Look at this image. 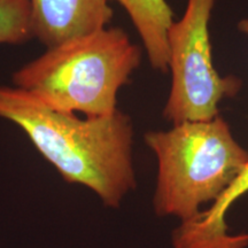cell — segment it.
I'll list each match as a JSON object with an SVG mask.
<instances>
[{
    "label": "cell",
    "instance_id": "52a82bcc",
    "mask_svg": "<svg viewBox=\"0 0 248 248\" xmlns=\"http://www.w3.org/2000/svg\"><path fill=\"white\" fill-rule=\"evenodd\" d=\"M131 18L154 70H169L168 29L173 12L167 0H115Z\"/></svg>",
    "mask_w": 248,
    "mask_h": 248
},
{
    "label": "cell",
    "instance_id": "8992f818",
    "mask_svg": "<svg viewBox=\"0 0 248 248\" xmlns=\"http://www.w3.org/2000/svg\"><path fill=\"white\" fill-rule=\"evenodd\" d=\"M248 193V166L234 184L210 207L172 232L173 248H247L248 233L229 232L225 215L238 199Z\"/></svg>",
    "mask_w": 248,
    "mask_h": 248
},
{
    "label": "cell",
    "instance_id": "7a4b0ae2",
    "mask_svg": "<svg viewBox=\"0 0 248 248\" xmlns=\"http://www.w3.org/2000/svg\"><path fill=\"white\" fill-rule=\"evenodd\" d=\"M141 59V48L125 31L105 28L47 48L15 70L12 82L54 110L107 116L119 109L117 93Z\"/></svg>",
    "mask_w": 248,
    "mask_h": 248
},
{
    "label": "cell",
    "instance_id": "277c9868",
    "mask_svg": "<svg viewBox=\"0 0 248 248\" xmlns=\"http://www.w3.org/2000/svg\"><path fill=\"white\" fill-rule=\"evenodd\" d=\"M215 1L187 0L184 15L168 29L171 88L162 115L173 125L215 119L219 102L243 88L240 78L221 76L214 67L209 21Z\"/></svg>",
    "mask_w": 248,
    "mask_h": 248
},
{
    "label": "cell",
    "instance_id": "ba28073f",
    "mask_svg": "<svg viewBox=\"0 0 248 248\" xmlns=\"http://www.w3.org/2000/svg\"><path fill=\"white\" fill-rule=\"evenodd\" d=\"M29 0H0V45L32 39Z\"/></svg>",
    "mask_w": 248,
    "mask_h": 248
},
{
    "label": "cell",
    "instance_id": "9c48e42d",
    "mask_svg": "<svg viewBox=\"0 0 248 248\" xmlns=\"http://www.w3.org/2000/svg\"><path fill=\"white\" fill-rule=\"evenodd\" d=\"M237 28H238V30L241 31V32L248 36V17L239 21V22H238V24H237Z\"/></svg>",
    "mask_w": 248,
    "mask_h": 248
},
{
    "label": "cell",
    "instance_id": "5b68a950",
    "mask_svg": "<svg viewBox=\"0 0 248 248\" xmlns=\"http://www.w3.org/2000/svg\"><path fill=\"white\" fill-rule=\"evenodd\" d=\"M110 0H29L33 38L46 49L107 28Z\"/></svg>",
    "mask_w": 248,
    "mask_h": 248
},
{
    "label": "cell",
    "instance_id": "6da1fadb",
    "mask_svg": "<svg viewBox=\"0 0 248 248\" xmlns=\"http://www.w3.org/2000/svg\"><path fill=\"white\" fill-rule=\"evenodd\" d=\"M0 117L22 129L64 182L90 188L105 206L119 208L137 186L132 120L120 109L80 119L52 109L22 90L0 84Z\"/></svg>",
    "mask_w": 248,
    "mask_h": 248
},
{
    "label": "cell",
    "instance_id": "3957f363",
    "mask_svg": "<svg viewBox=\"0 0 248 248\" xmlns=\"http://www.w3.org/2000/svg\"><path fill=\"white\" fill-rule=\"evenodd\" d=\"M144 141L157 160L154 212L181 223L195 218L203 204L213 206L248 166V151L219 115L148 131Z\"/></svg>",
    "mask_w": 248,
    "mask_h": 248
}]
</instances>
